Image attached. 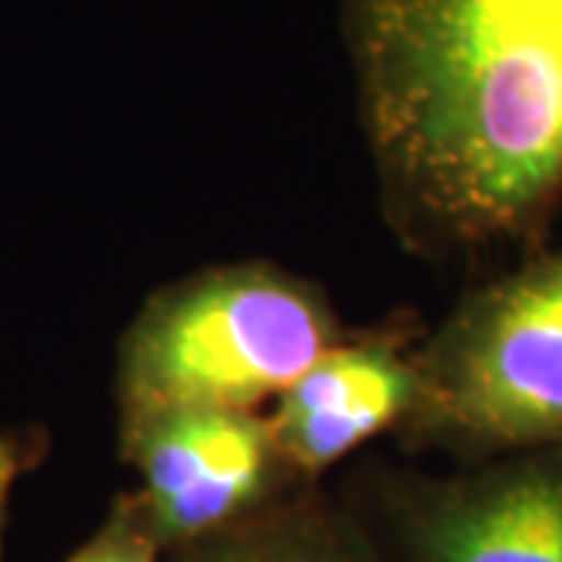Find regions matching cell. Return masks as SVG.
<instances>
[{
  "label": "cell",
  "instance_id": "obj_4",
  "mask_svg": "<svg viewBox=\"0 0 562 562\" xmlns=\"http://www.w3.org/2000/svg\"><path fill=\"white\" fill-rule=\"evenodd\" d=\"M132 491L162 553L206 541L303 487L257 409L172 406L120 422Z\"/></svg>",
  "mask_w": 562,
  "mask_h": 562
},
{
  "label": "cell",
  "instance_id": "obj_1",
  "mask_svg": "<svg viewBox=\"0 0 562 562\" xmlns=\"http://www.w3.org/2000/svg\"><path fill=\"white\" fill-rule=\"evenodd\" d=\"M360 120L394 225L438 257L562 213V0H347Z\"/></svg>",
  "mask_w": 562,
  "mask_h": 562
},
{
  "label": "cell",
  "instance_id": "obj_9",
  "mask_svg": "<svg viewBox=\"0 0 562 562\" xmlns=\"http://www.w3.org/2000/svg\"><path fill=\"white\" fill-rule=\"evenodd\" d=\"M35 438H25L20 431H0V543L10 519L13 487L35 465Z\"/></svg>",
  "mask_w": 562,
  "mask_h": 562
},
{
  "label": "cell",
  "instance_id": "obj_3",
  "mask_svg": "<svg viewBox=\"0 0 562 562\" xmlns=\"http://www.w3.org/2000/svg\"><path fill=\"white\" fill-rule=\"evenodd\" d=\"M416 366L406 441L462 465L562 447V244L469 291Z\"/></svg>",
  "mask_w": 562,
  "mask_h": 562
},
{
  "label": "cell",
  "instance_id": "obj_7",
  "mask_svg": "<svg viewBox=\"0 0 562 562\" xmlns=\"http://www.w3.org/2000/svg\"><path fill=\"white\" fill-rule=\"evenodd\" d=\"M166 562H384V557L360 519L303 487L247 522L166 553Z\"/></svg>",
  "mask_w": 562,
  "mask_h": 562
},
{
  "label": "cell",
  "instance_id": "obj_8",
  "mask_svg": "<svg viewBox=\"0 0 562 562\" xmlns=\"http://www.w3.org/2000/svg\"><path fill=\"white\" fill-rule=\"evenodd\" d=\"M63 562H166L135 494H120L98 531Z\"/></svg>",
  "mask_w": 562,
  "mask_h": 562
},
{
  "label": "cell",
  "instance_id": "obj_2",
  "mask_svg": "<svg viewBox=\"0 0 562 562\" xmlns=\"http://www.w3.org/2000/svg\"><path fill=\"white\" fill-rule=\"evenodd\" d=\"M341 338L313 281L262 260L201 269L147 297L125 328L120 422L172 406L257 409Z\"/></svg>",
  "mask_w": 562,
  "mask_h": 562
},
{
  "label": "cell",
  "instance_id": "obj_5",
  "mask_svg": "<svg viewBox=\"0 0 562 562\" xmlns=\"http://www.w3.org/2000/svg\"><path fill=\"white\" fill-rule=\"evenodd\" d=\"M394 538L403 562H562V447L401 484Z\"/></svg>",
  "mask_w": 562,
  "mask_h": 562
},
{
  "label": "cell",
  "instance_id": "obj_6",
  "mask_svg": "<svg viewBox=\"0 0 562 562\" xmlns=\"http://www.w3.org/2000/svg\"><path fill=\"white\" fill-rule=\"evenodd\" d=\"M416 347L397 328L341 338L276 397L269 422L301 482L316 484L362 443L406 425L419 397Z\"/></svg>",
  "mask_w": 562,
  "mask_h": 562
}]
</instances>
